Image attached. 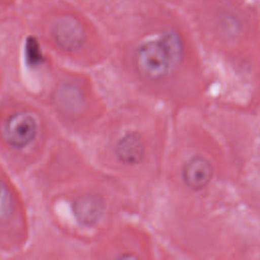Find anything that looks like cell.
Returning a JSON list of instances; mask_svg holds the SVG:
<instances>
[{
    "mask_svg": "<svg viewBox=\"0 0 260 260\" xmlns=\"http://www.w3.org/2000/svg\"><path fill=\"white\" fill-rule=\"evenodd\" d=\"M61 131L25 92L7 85L0 94V159L17 178H25L47 156Z\"/></svg>",
    "mask_w": 260,
    "mask_h": 260,
    "instance_id": "cell-1",
    "label": "cell"
},
{
    "mask_svg": "<svg viewBox=\"0 0 260 260\" xmlns=\"http://www.w3.org/2000/svg\"><path fill=\"white\" fill-rule=\"evenodd\" d=\"M214 175L211 161L203 155H194L187 159L182 167V179L184 184L193 191L206 188Z\"/></svg>",
    "mask_w": 260,
    "mask_h": 260,
    "instance_id": "cell-5",
    "label": "cell"
},
{
    "mask_svg": "<svg viewBox=\"0 0 260 260\" xmlns=\"http://www.w3.org/2000/svg\"><path fill=\"white\" fill-rule=\"evenodd\" d=\"M184 57V43L175 30H164L144 39L137 47L134 64L143 78L159 81L180 65Z\"/></svg>",
    "mask_w": 260,
    "mask_h": 260,
    "instance_id": "cell-3",
    "label": "cell"
},
{
    "mask_svg": "<svg viewBox=\"0 0 260 260\" xmlns=\"http://www.w3.org/2000/svg\"><path fill=\"white\" fill-rule=\"evenodd\" d=\"M49 32L54 47L67 58L78 54L86 42L83 24L71 14L56 17L50 25Z\"/></svg>",
    "mask_w": 260,
    "mask_h": 260,
    "instance_id": "cell-4",
    "label": "cell"
},
{
    "mask_svg": "<svg viewBox=\"0 0 260 260\" xmlns=\"http://www.w3.org/2000/svg\"><path fill=\"white\" fill-rule=\"evenodd\" d=\"M115 154L123 165L140 164L144 157V143L141 135L134 131L124 133L116 143Z\"/></svg>",
    "mask_w": 260,
    "mask_h": 260,
    "instance_id": "cell-6",
    "label": "cell"
},
{
    "mask_svg": "<svg viewBox=\"0 0 260 260\" xmlns=\"http://www.w3.org/2000/svg\"><path fill=\"white\" fill-rule=\"evenodd\" d=\"M17 178L0 159V257L24 255L34 234L32 215Z\"/></svg>",
    "mask_w": 260,
    "mask_h": 260,
    "instance_id": "cell-2",
    "label": "cell"
}]
</instances>
